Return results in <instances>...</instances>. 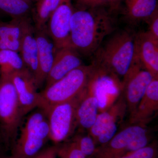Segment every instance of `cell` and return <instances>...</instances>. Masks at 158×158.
<instances>
[{"label":"cell","instance_id":"obj_1","mask_svg":"<svg viewBox=\"0 0 158 158\" xmlns=\"http://www.w3.org/2000/svg\"><path fill=\"white\" fill-rule=\"evenodd\" d=\"M111 11L105 8L74 10L71 20L70 48L86 56L98 50L104 39L116 28Z\"/></svg>","mask_w":158,"mask_h":158},{"label":"cell","instance_id":"obj_2","mask_svg":"<svg viewBox=\"0 0 158 158\" xmlns=\"http://www.w3.org/2000/svg\"><path fill=\"white\" fill-rule=\"evenodd\" d=\"M28 115L10 150V158H33L50 140L49 127L45 111L37 107Z\"/></svg>","mask_w":158,"mask_h":158},{"label":"cell","instance_id":"obj_3","mask_svg":"<svg viewBox=\"0 0 158 158\" xmlns=\"http://www.w3.org/2000/svg\"><path fill=\"white\" fill-rule=\"evenodd\" d=\"M95 65H82L40 92L38 107L46 111L54 105L77 97L86 89L95 73Z\"/></svg>","mask_w":158,"mask_h":158},{"label":"cell","instance_id":"obj_4","mask_svg":"<svg viewBox=\"0 0 158 158\" xmlns=\"http://www.w3.org/2000/svg\"><path fill=\"white\" fill-rule=\"evenodd\" d=\"M135 36L127 31L116 33L102 48L97 51L98 65L124 77L135 60Z\"/></svg>","mask_w":158,"mask_h":158},{"label":"cell","instance_id":"obj_5","mask_svg":"<svg viewBox=\"0 0 158 158\" xmlns=\"http://www.w3.org/2000/svg\"><path fill=\"white\" fill-rule=\"evenodd\" d=\"M24 117L10 77L0 76V131L6 152L15 143Z\"/></svg>","mask_w":158,"mask_h":158},{"label":"cell","instance_id":"obj_6","mask_svg":"<svg viewBox=\"0 0 158 158\" xmlns=\"http://www.w3.org/2000/svg\"><path fill=\"white\" fill-rule=\"evenodd\" d=\"M81 94L69 101L54 105L45 111L50 140L56 144L68 140L77 127L76 111Z\"/></svg>","mask_w":158,"mask_h":158},{"label":"cell","instance_id":"obj_7","mask_svg":"<svg viewBox=\"0 0 158 158\" xmlns=\"http://www.w3.org/2000/svg\"><path fill=\"white\" fill-rule=\"evenodd\" d=\"M154 78L135 59L123 82L124 99L130 116L135 112L148 85Z\"/></svg>","mask_w":158,"mask_h":158},{"label":"cell","instance_id":"obj_8","mask_svg":"<svg viewBox=\"0 0 158 158\" xmlns=\"http://www.w3.org/2000/svg\"><path fill=\"white\" fill-rule=\"evenodd\" d=\"M72 0L62 3L50 17L47 30L57 49L70 47L71 20L74 11Z\"/></svg>","mask_w":158,"mask_h":158},{"label":"cell","instance_id":"obj_9","mask_svg":"<svg viewBox=\"0 0 158 158\" xmlns=\"http://www.w3.org/2000/svg\"><path fill=\"white\" fill-rule=\"evenodd\" d=\"M9 77L15 88L23 116L25 117L39 106L40 92L35 77L27 68Z\"/></svg>","mask_w":158,"mask_h":158},{"label":"cell","instance_id":"obj_10","mask_svg":"<svg viewBox=\"0 0 158 158\" xmlns=\"http://www.w3.org/2000/svg\"><path fill=\"white\" fill-rule=\"evenodd\" d=\"M131 124L116 134L102 148L96 149L95 158H119L126 154L130 142L138 135L147 132L145 124Z\"/></svg>","mask_w":158,"mask_h":158},{"label":"cell","instance_id":"obj_11","mask_svg":"<svg viewBox=\"0 0 158 158\" xmlns=\"http://www.w3.org/2000/svg\"><path fill=\"white\" fill-rule=\"evenodd\" d=\"M82 65V59L76 50L70 47L57 49L52 66L46 79L45 88Z\"/></svg>","mask_w":158,"mask_h":158},{"label":"cell","instance_id":"obj_12","mask_svg":"<svg viewBox=\"0 0 158 158\" xmlns=\"http://www.w3.org/2000/svg\"><path fill=\"white\" fill-rule=\"evenodd\" d=\"M38 47V74L36 84L38 88L45 81L53 63L56 48L47 30V26L39 30L34 29Z\"/></svg>","mask_w":158,"mask_h":158},{"label":"cell","instance_id":"obj_13","mask_svg":"<svg viewBox=\"0 0 158 158\" xmlns=\"http://www.w3.org/2000/svg\"><path fill=\"white\" fill-rule=\"evenodd\" d=\"M135 59L155 78H158V40L147 32L136 34Z\"/></svg>","mask_w":158,"mask_h":158},{"label":"cell","instance_id":"obj_14","mask_svg":"<svg viewBox=\"0 0 158 158\" xmlns=\"http://www.w3.org/2000/svg\"><path fill=\"white\" fill-rule=\"evenodd\" d=\"M98 99L94 90L92 78L81 94L77 108V127L81 131H88L92 127L98 115Z\"/></svg>","mask_w":158,"mask_h":158},{"label":"cell","instance_id":"obj_15","mask_svg":"<svg viewBox=\"0 0 158 158\" xmlns=\"http://www.w3.org/2000/svg\"><path fill=\"white\" fill-rule=\"evenodd\" d=\"M21 43L20 55L26 67L34 76L36 82L38 74V47L34 26L30 17L26 21Z\"/></svg>","mask_w":158,"mask_h":158},{"label":"cell","instance_id":"obj_16","mask_svg":"<svg viewBox=\"0 0 158 158\" xmlns=\"http://www.w3.org/2000/svg\"><path fill=\"white\" fill-rule=\"evenodd\" d=\"M158 109V78H154L148 85L135 112L130 116V123L145 124L152 118Z\"/></svg>","mask_w":158,"mask_h":158},{"label":"cell","instance_id":"obj_17","mask_svg":"<svg viewBox=\"0 0 158 158\" xmlns=\"http://www.w3.org/2000/svg\"><path fill=\"white\" fill-rule=\"evenodd\" d=\"M132 23L145 22L158 9L157 0H119L118 8Z\"/></svg>","mask_w":158,"mask_h":158},{"label":"cell","instance_id":"obj_18","mask_svg":"<svg viewBox=\"0 0 158 158\" xmlns=\"http://www.w3.org/2000/svg\"><path fill=\"white\" fill-rule=\"evenodd\" d=\"M126 107L125 101L122 98L109 109L98 113L96 121L88 131V134L95 142L99 134L106 128L118 123V118L124 114Z\"/></svg>","mask_w":158,"mask_h":158},{"label":"cell","instance_id":"obj_19","mask_svg":"<svg viewBox=\"0 0 158 158\" xmlns=\"http://www.w3.org/2000/svg\"><path fill=\"white\" fill-rule=\"evenodd\" d=\"M65 1L37 0L32 11L34 29L39 30L45 27L52 14Z\"/></svg>","mask_w":158,"mask_h":158},{"label":"cell","instance_id":"obj_20","mask_svg":"<svg viewBox=\"0 0 158 158\" xmlns=\"http://www.w3.org/2000/svg\"><path fill=\"white\" fill-rule=\"evenodd\" d=\"M27 68L19 52L0 50V76L10 77Z\"/></svg>","mask_w":158,"mask_h":158},{"label":"cell","instance_id":"obj_21","mask_svg":"<svg viewBox=\"0 0 158 158\" xmlns=\"http://www.w3.org/2000/svg\"><path fill=\"white\" fill-rule=\"evenodd\" d=\"M33 9V3L23 0H0V11L12 19L29 17Z\"/></svg>","mask_w":158,"mask_h":158},{"label":"cell","instance_id":"obj_22","mask_svg":"<svg viewBox=\"0 0 158 158\" xmlns=\"http://www.w3.org/2000/svg\"><path fill=\"white\" fill-rule=\"evenodd\" d=\"M30 16L0 22V39L21 40L26 21Z\"/></svg>","mask_w":158,"mask_h":158},{"label":"cell","instance_id":"obj_23","mask_svg":"<svg viewBox=\"0 0 158 158\" xmlns=\"http://www.w3.org/2000/svg\"><path fill=\"white\" fill-rule=\"evenodd\" d=\"M71 140L76 143L81 151L87 157L94 155L96 152V143L89 134L85 135L82 132L78 133Z\"/></svg>","mask_w":158,"mask_h":158},{"label":"cell","instance_id":"obj_24","mask_svg":"<svg viewBox=\"0 0 158 158\" xmlns=\"http://www.w3.org/2000/svg\"><path fill=\"white\" fill-rule=\"evenodd\" d=\"M57 145V156L60 158H87L76 143L70 140Z\"/></svg>","mask_w":158,"mask_h":158},{"label":"cell","instance_id":"obj_25","mask_svg":"<svg viewBox=\"0 0 158 158\" xmlns=\"http://www.w3.org/2000/svg\"><path fill=\"white\" fill-rule=\"evenodd\" d=\"M78 9L105 8L113 11L118 8V0H76Z\"/></svg>","mask_w":158,"mask_h":158},{"label":"cell","instance_id":"obj_26","mask_svg":"<svg viewBox=\"0 0 158 158\" xmlns=\"http://www.w3.org/2000/svg\"><path fill=\"white\" fill-rule=\"evenodd\" d=\"M148 135L147 131L135 137L127 145V153L141 149L147 146L149 140Z\"/></svg>","mask_w":158,"mask_h":158},{"label":"cell","instance_id":"obj_27","mask_svg":"<svg viewBox=\"0 0 158 158\" xmlns=\"http://www.w3.org/2000/svg\"><path fill=\"white\" fill-rule=\"evenodd\" d=\"M156 156L155 148L146 146L138 150L126 154L119 158H155Z\"/></svg>","mask_w":158,"mask_h":158},{"label":"cell","instance_id":"obj_28","mask_svg":"<svg viewBox=\"0 0 158 158\" xmlns=\"http://www.w3.org/2000/svg\"><path fill=\"white\" fill-rule=\"evenodd\" d=\"M21 40L0 39V50H7L19 52Z\"/></svg>","mask_w":158,"mask_h":158},{"label":"cell","instance_id":"obj_29","mask_svg":"<svg viewBox=\"0 0 158 158\" xmlns=\"http://www.w3.org/2000/svg\"><path fill=\"white\" fill-rule=\"evenodd\" d=\"M148 24L147 31L155 39L158 40V9H156L152 15L146 21Z\"/></svg>","mask_w":158,"mask_h":158},{"label":"cell","instance_id":"obj_30","mask_svg":"<svg viewBox=\"0 0 158 158\" xmlns=\"http://www.w3.org/2000/svg\"><path fill=\"white\" fill-rule=\"evenodd\" d=\"M57 145L44 148L32 158H57Z\"/></svg>","mask_w":158,"mask_h":158},{"label":"cell","instance_id":"obj_31","mask_svg":"<svg viewBox=\"0 0 158 158\" xmlns=\"http://www.w3.org/2000/svg\"><path fill=\"white\" fill-rule=\"evenodd\" d=\"M6 148L3 143L2 138V134L0 131V156L6 154Z\"/></svg>","mask_w":158,"mask_h":158},{"label":"cell","instance_id":"obj_32","mask_svg":"<svg viewBox=\"0 0 158 158\" xmlns=\"http://www.w3.org/2000/svg\"><path fill=\"white\" fill-rule=\"evenodd\" d=\"M23 1H25V2H28L33 3H36L37 0H23Z\"/></svg>","mask_w":158,"mask_h":158},{"label":"cell","instance_id":"obj_33","mask_svg":"<svg viewBox=\"0 0 158 158\" xmlns=\"http://www.w3.org/2000/svg\"><path fill=\"white\" fill-rule=\"evenodd\" d=\"M0 158H9V156H7L5 154H3L2 155L0 156Z\"/></svg>","mask_w":158,"mask_h":158},{"label":"cell","instance_id":"obj_34","mask_svg":"<svg viewBox=\"0 0 158 158\" xmlns=\"http://www.w3.org/2000/svg\"><path fill=\"white\" fill-rule=\"evenodd\" d=\"M118 2H119V0H118Z\"/></svg>","mask_w":158,"mask_h":158}]
</instances>
